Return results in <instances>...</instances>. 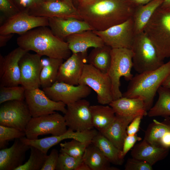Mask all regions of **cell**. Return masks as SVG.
Here are the masks:
<instances>
[{
    "instance_id": "4316f807",
    "label": "cell",
    "mask_w": 170,
    "mask_h": 170,
    "mask_svg": "<svg viewBox=\"0 0 170 170\" xmlns=\"http://www.w3.org/2000/svg\"><path fill=\"white\" fill-rule=\"evenodd\" d=\"M164 0H152L147 3L138 6L132 16L135 34L143 31L144 29Z\"/></svg>"
},
{
    "instance_id": "9c48e42d",
    "label": "cell",
    "mask_w": 170,
    "mask_h": 170,
    "mask_svg": "<svg viewBox=\"0 0 170 170\" xmlns=\"http://www.w3.org/2000/svg\"><path fill=\"white\" fill-rule=\"evenodd\" d=\"M32 117L25 100L8 101L1 104V125L14 128L25 132Z\"/></svg>"
},
{
    "instance_id": "60d3db41",
    "label": "cell",
    "mask_w": 170,
    "mask_h": 170,
    "mask_svg": "<svg viewBox=\"0 0 170 170\" xmlns=\"http://www.w3.org/2000/svg\"><path fill=\"white\" fill-rule=\"evenodd\" d=\"M59 154L58 150L53 149L47 157L41 170H55L58 162Z\"/></svg>"
},
{
    "instance_id": "6da1fadb",
    "label": "cell",
    "mask_w": 170,
    "mask_h": 170,
    "mask_svg": "<svg viewBox=\"0 0 170 170\" xmlns=\"http://www.w3.org/2000/svg\"><path fill=\"white\" fill-rule=\"evenodd\" d=\"M138 6L131 0H92L76 8L82 20L94 30L101 31L132 17Z\"/></svg>"
},
{
    "instance_id": "9a60e30c",
    "label": "cell",
    "mask_w": 170,
    "mask_h": 170,
    "mask_svg": "<svg viewBox=\"0 0 170 170\" xmlns=\"http://www.w3.org/2000/svg\"><path fill=\"white\" fill-rule=\"evenodd\" d=\"M28 52L19 47L4 56L0 54V87L17 86L20 84L19 62Z\"/></svg>"
},
{
    "instance_id": "f5cc1de1",
    "label": "cell",
    "mask_w": 170,
    "mask_h": 170,
    "mask_svg": "<svg viewBox=\"0 0 170 170\" xmlns=\"http://www.w3.org/2000/svg\"><path fill=\"white\" fill-rule=\"evenodd\" d=\"M80 0H72V2L75 6L76 7H76L78 5V4L79 3V2L80 1Z\"/></svg>"
},
{
    "instance_id": "bcb514c9",
    "label": "cell",
    "mask_w": 170,
    "mask_h": 170,
    "mask_svg": "<svg viewBox=\"0 0 170 170\" xmlns=\"http://www.w3.org/2000/svg\"><path fill=\"white\" fill-rule=\"evenodd\" d=\"M13 35V34H0V47L5 46Z\"/></svg>"
},
{
    "instance_id": "44dd1931",
    "label": "cell",
    "mask_w": 170,
    "mask_h": 170,
    "mask_svg": "<svg viewBox=\"0 0 170 170\" xmlns=\"http://www.w3.org/2000/svg\"><path fill=\"white\" fill-rule=\"evenodd\" d=\"M48 26L53 33L65 40L69 36L93 29L86 22L73 18L53 17L48 18Z\"/></svg>"
},
{
    "instance_id": "8d00e7d4",
    "label": "cell",
    "mask_w": 170,
    "mask_h": 170,
    "mask_svg": "<svg viewBox=\"0 0 170 170\" xmlns=\"http://www.w3.org/2000/svg\"><path fill=\"white\" fill-rule=\"evenodd\" d=\"M25 132L16 128L0 125V149L6 148L8 142L12 139L25 137Z\"/></svg>"
},
{
    "instance_id": "f35d334b",
    "label": "cell",
    "mask_w": 170,
    "mask_h": 170,
    "mask_svg": "<svg viewBox=\"0 0 170 170\" xmlns=\"http://www.w3.org/2000/svg\"><path fill=\"white\" fill-rule=\"evenodd\" d=\"M0 11L6 20L21 10L14 0H0Z\"/></svg>"
},
{
    "instance_id": "db71d44e",
    "label": "cell",
    "mask_w": 170,
    "mask_h": 170,
    "mask_svg": "<svg viewBox=\"0 0 170 170\" xmlns=\"http://www.w3.org/2000/svg\"><path fill=\"white\" fill-rule=\"evenodd\" d=\"M92 0H80L78 4L79 3H85L89 2Z\"/></svg>"
},
{
    "instance_id": "c3c4849f",
    "label": "cell",
    "mask_w": 170,
    "mask_h": 170,
    "mask_svg": "<svg viewBox=\"0 0 170 170\" xmlns=\"http://www.w3.org/2000/svg\"><path fill=\"white\" fill-rule=\"evenodd\" d=\"M76 170H91L89 167L83 162L77 167Z\"/></svg>"
},
{
    "instance_id": "d6a6232c",
    "label": "cell",
    "mask_w": 170,
    "mask_h": 170,
    "mask_svg": "<svg viewBox=\"0 0 170 170\" xmlns=\"http://www.w3.org/2000/svg\"><path fill=\"white\" fill-rule=\"evenodd\" d=\"M63 60L56 58L54 62L42 69L40 80L41 87L42 88L50 87L56 82L59 68Z\"/></svg>"
},
{
    "instance_id": "603a6c76",
    "label": "cell",
    "mask_w": 170,
    "mask_h": 170,
    "mask_svg": "<svg viewBox=\"0 0 170 170\" xmlns=\"http://www.w3.org/2000/svg\"><path fill=\"white\" fill-rule=\"evenodd\" d=\"M69 48L72 53L87 52L88 48L100 47L105 43L92 30H88L74 33L66 38Z\"/></svg>"
},
{
    "instance_id": "1f68e13d",
    "label": "cell",
    "mask_w": 170,
    "mask_h": 170,
    "mask_svg": "<svg viewBox=\"0 0 170 170\" xmlns=\"http://www.w3.org/2000/svg\"><path fill=\"white\" fill-rule=\"evenodd\" d=\"M170 118H165L162 122L153 120L145 131L144 139L150 144L158 147L160 139L170 130Z\"/></svg>"
},
{
    "instance_id": "277c9868",
    "label": "cell",
    "mask_w": 170,
    "mask_h": 170,
    "mask_svg": "<svg viewBox=\"0 0 170 170\" xmlns=\"http://www.w3.org/2000/svg\"><path fill=\"white\" fill-rule=\"evenodd\" d=\"M143 31L155 46L160 58L163 60L170 58V8L159 7Z\"/></svg>"
},
{
    "instance_id": "11a10c76",
    "label": "cell",
    "mask_w": 170,
    "mask_h": 170,
    "mask_svg": "<svg viewBox=\"0 0 170 170\" xmlns=\"http://www.w3.org/2000/svg\"><path fill=\"white\" fill-rule=\"evenodd\" d=\"M17 5L20 8V0H14Z\"/></svg>"
},
{
    "instance_id": "4fadbf2b",
    "label": "cell",
    "mask_w": 170,
    "mask_h": 170,
    "mask_svg": "<svg viewBox=\"0 0 170 170\" xmlns=\"http://www.w3.org/2000/svg\"><path fill=\"white\" fill-rule=\"evenodd\" d=\"M48 18L29 14L26 10H21L7 19L0 27V34L16 33L23 34L34 28L48 26Z\"/></svg>"
},
{
    "instance_id": "83f0119b",
    "label": "cell",
    "mask_w": 170,
    "mask_h": 170,
    "mask_svg": "<svg viewBox=\"0 0 170 170\" xmlns=\"http://www.w3.org/2000/svg\"><path fill=\"white\" fill-rule=\"evenodd\" d=\"M83 162L91 170H118L111 166L110 162L100 150L91 143L87 147L82 157Z\"/></svg>"
},
{
    "instance_id": "cb8c5ba5",
    "label": "cell",
    "mask_w": 170,
    "mask_h": 170,
    "mask_svg": "<svg viewBox=\"0 0 170 170\" xmlns=\"http://www.w3.org/2000/svg\"><path fill=\"white\" fill-rule=\"evenodd\" d=\"M169 149L152 145L146 140L137 144L132 150V157L146 161L152 166L164 159L168 155Z\"/></svg>"
},
{
    "instance_id": "74e56055",
    "label": "cell",
    "mask_w": 170,
    "mask_h": 170,
    "mask_svg": "<svg viewBox=\"0 0 170 170\" xmlns=\"http://www.w3.org/2000/svg\"><path fill=\"white\" fill-rule=\"evenodd\" d=\"M82 158H76L65 153L59 154L56 170H76L83 162Z\"/></svg>"
},
{
    "instance_id": "e575fe53",
    "label": "cell",
    "mask_w": 170,
    "mask_h": 170,
    "mask_svg": "<svg viewBox=\"0 0 170 170\" xmlns=\"http://www.w3.org/2000/svg\"><path fill=\"white\" fill-rule=\"evenodd\" d=\"M91 143V141L82 142L72 139L70 141L60 143V152L75 157L82 158L86 149Z\"/></svg>"
},
{
    "instance_id": "2e32d148",
    "label": "cell",
    "mask_w": 170,
    "mask_h": 170,
    "mask_svg": "<svg viewBox=\"0 0 170 170\" xmlns=\"http://www.w3.org/2000/svg\"><path fill=\"white\" fill-rule=\"evenodd\" d=\"M42 56L29 52L21 58L19 62L20 74V84L26 90L39 88L42 70L41 59Z\"/></svg>"
},
{
    "instance_id": "5b68a950",
    "label": "cell",
    "mask_w": 170,
    "mask_h": 170,
    "mask_svg": "<svg viewBox=\"0 0 170 170\" xmlns=\"http://www.w3.org/2000/svg\"><path fill=\"white\" fill-rule=\"evenodd\" d=\"M131 49L133 53V67L138 73L156 69L164 63L144 31L135 34Z\"/></svg>"
},
{
    "instance_id": "7402d4cb",
    "label": "cell",
    "mask_w": 170,
    "mask_h": 170,
    "mask_svg": "<svg viewBox=\"0 0 170 170\" xmlns=\"http://www.w3.org/2000/svg\"><path fill=\"white\" fill-rule=\"evenodd\" d=\"M109 105L115 114L133 119L139 115H147L144 102L140 98H130L122 97L113 100Z\"/></svg>"
},
{
    "instance_id": "7bdbcfd3",
    "label": "cell",
    "mask_w": 170,
    "mask_h": 170,
    "mask_svg": "<svg viewBox=\"0 0 170 170\" xmlns=\"http://www.w3.org/2000/svg\"><path fill=\"white\" fill-rule=\"evenodd\" d=\"M144 116L139 115L134 118L127 127V133L128 135H134L139 131L141 120Z\"/></svg>"
},
{
    "instance_id": "52a82bcc",
    "label": "cell",
    "mask_w": 170,
    "mask_h": 170,
    "mask_svg": "<svg viewBox=\"0 0 170 170\" xmlns=\"http://www.w3.org/2000/svg\"><path fill=\"white\" fill-rule=\"evenodd\" d=\"M67 127L64 116L56 112L32 117L26 127V136L29 139H35L43 135L58 136L67 131Z\"/></svg>"
},
{
    "instance_id": "f907efd6",
    "label": "cell",
    "mask_w": 170,
    "mask_h": 170,
    "mask_svg": "<svg viewBox=\"0 0 170 170\" xmlns=\"http://www.w3.org/2000/svg\"><path fill=\"white\" fill-rule=\"evenodd\" d=\"M160 7L163 8H170V0H164Z\"/></svg>"
},
{
    "instance_id": "d590c367",
    "label": "cell",
    "mask_w": 170,
    "mask_h": 170,
    "mask_svg": "<svg viewBox=\"0 0 170 170\" xmlns=\"http://www.w3.org/2000/svg\"><path fill=\"white\" fill-rule=\"evenodd\" d=\"M26 89L19 86L0 87V104L15 100H25Z\"/></svg>"
},
{
    "instance_id": "ab89813d",
    "label": "cell",
    "mask_w": 170,
    "mask_h": 170,
    "mask_svg": "<svg viewBox=\"0 0 170 170\" xmlns=\"http://www.w3.org/2000/svg\"><path fill=\"white\" fill-rule=\"evenodd\" d=\"M152 166L146 161L132 157L128 159L125 165V170H152Z\"/></svg>"
},
{
    "instance_id": "9f6ffc18",
    "label": "cell",
    "mask_w": 170,
    "mask_h": 170,
    "mask_svg": "<svg viewBox=\"0 0 170 170\" xmlns=\"http://www.w3.org/2000/svg\"><path fill=\"white\" fill-rule=\"evenodd\" d=\"M47 0H44V1Z\"/></svg>"
},
{
    "instance_id": "d6986e66",
    "label": "cell",
    "mask_w": 170,
    "mask_h": 170,
    "mask_svg": "<svg viewBox=\"0 0 170 170\" xmlns=\"http://www.w3.org/2000/svg\"><path fill=\"white\" fill-rule=\"evenodd\" d=\"M88 55L87 51L72 53L60 66L56 81L78 85Z\"/></svg>"
},
{
    "instance_id": "f6af8a7d",
    "label": "cell",
    "mask_w": 170,
    "mask_h": 170,
    "mask_svg": "<svg viewBox=\"0 0 170 170\" xmlns=\"http://www.w3.org/2000/svg\"><path fill=\"white\" fill-rule=\"evenodd\" d=\"M158 147L170 148V130L160 139L158 143Z\"/></svg>"
},
{
    "instance_id": "484cf974",
    "label": "cell",
    "mask_w": 170,
    "mask_h": 170,
    "mask_svg": "<svg viewBox=\"0 0 170 170\" xmlns=\"http://www.w3.org/2000/svg\"><path fill=\"white\" fill-rule=\"evenodd\" d=\"M91 143L100 150L110 163L119 165L123 163L124 157L122 156V150L100 132H98L93 137Z\"/></svg>"
},
{
    "instance_id": "5bb4252c",
    "label": "cell",
    "mask_w": 170,
    "mask_h": 170,
    "mask_svg": "<svg viewBox=\"0 0 170 170\" xmlns=\"http://www.w3.org/2000/svg\"><path fill=\"white\" fill-rule=\"evenodd\" d=\"M42 90L52 100L62 102L66 105L87 97L91 91V89L86 85H74L57 81Z\"/></svg>"
},
{
    "instance_id": "e0dca14e",
    "label": "cell",
    "mask_w": 170,
    "mask_h": 170,
    "mask_svg": "<svg viewBox=\"0 0 170 170\" xmlns=\"http://www.w3.org/2000/svg\"><path fill=\"white\" fill-rule=\"evenodd\" d=\"M98 132L96 129H93L83 132L75 131L68 128L65 133L58 136L52 135L41 139H30L26 137L20 139L25 144L35 147L45 154L52 147L62 140L67 139H74L82 142L91 141L93 137Z\"/></svg>"
},
{
    "instance_id": "ffe728a7",
    "label": "cell",
    "mask_w": 170,
    "mask_h": 170,
    "mask_svg": "<svg viewBox=\"0 0 170 170\" xmlns=\"http://www.w3.org/2000/svg\"><path fill=\"white\" fill-rule=\"evenodd\" d=\"M30 147L17 139L9 148L1 149L0 170H16L23 164L26 153Z\"/></svg>"
},
{
    "instance_id": "ba28073f",
    "label": "cell",
    "mask_w": 170,
    "mask_h": 170,
    "mask_svg": "<svg viewBox=\"0 0 170 170\" xmlns=\"http://www.w3.org/2000/svg\"><path fill=\"white\" fill-rule=\"evenodd\" d=\"M79 84L86 85L94 90L101 105H109L113 100L111 82L107 74L89 64L84 65Z\"/></svg>"
},
{
    "instance_id": "b9f144b4",
    "label": "cell",
    "mask_w": 170,
    "mask_h": 170,
    "mask_svg": "<svg viewBox=\"0 0 170 170\" xmlns=\"http://www.w3.org/2000/svg\"><path fill=\"white\" fill-rule=\"evenodd\" d=\"M142 140V138L138 136L137 134L133 135H128L125 139L122 150V155L124 157L127 153L134 146L137 141Z\"/></svg>"
},
{
    "instance_id": "ee69618b",
    "label": "cell",
    "mask_w": 170,
    "mask_h": 170,
    "mask_svg": "<svg viewBox=\"0 0 170 170\" xmlns=\"http://www.w3.org/2000/svg\"><path fill=\"white\" fill-rule=\"evenodd\" d=\"M44 0H20V8L21 10H27L39 4Z\"/></svg>"
},
{
    "instance_id": "681fc988",
    "label": "cell",
    "mask_w": 170,
    "mask_h": 170,
    "mask_svg": "<svg viewBox=\"0 0 170 170\" xmlns=\"http://www.w3.org/2000/svg\"><path fill=\"white\" fill-rule=\"evenodd\" d=\"M137 5H143L146 4L152 0H131Z\"/></svg>"
},
{
    "instance_id": "816d5d0a",
    "label": "cell",
    "mask_w": 170,
    "mask_h": 170,
    "mask_svg": "<svg viewBox=\"0 0 170 170\" xmlns=\"http://www.w3.org/2000/svg\"><path fill=\"white\" fill-rule=\"evenodd\" d=\"M65 3H66L68 5L72 7L73 8L75 9H76V7L73 4L72 0H61Z\"/></svg>"
},
{
    "instance_id": "7dc6e473",
    "label": "cell",
    "mask_w": 170,
    "mask_h": 170,
    "mask_svg": "<svg viewBox=\"0 0 170 170\" xmlns=\"http://www.w3.org/2000/svg\"><path fill=\"white\" fill-rule=\"evenodd\" d=\"M162 86L170 90V74L164 80Z\"/></svg>"
},
{
    "instance_id": "f546056e",
    "label": "cell",
    "mask_w": 170,
    "mask_h": 170,
    "mask_svg": "<svg viewBox=\"0 0 170 170\" xmlns=\"http://www.w3.org/2000/svg\"><path fill=\"white\" fill-rule=\"evenodd\" d=\"M111 49L110 47L105 45L94 48L88 55V63L107 74L111 63Z\"/></svg>"
},
{
    "instance_id": "ac0fdd59",
    "label": "cell",
    "mask_w": 170,
    "mask_h": 170,
    "mask_svg": "<svg viewBox=\"0 0 170 170\" xmlns=\"http://www.w3.org/2000/svg\"><path fill=\"white\" fill-rule=\"evenodd\" d=\"M26 10L31 15L48 18H73L82 20L76 9L61 0H47Z\"/></svg>"
},
{
    "instance_id": "d4e9b609",
    "label": "cell",
    "mask_w": 170,
    "mask_h": 170,
    "mask_svg": "<svg viewBox=\"0 0 170 170\" xmlns=\"http://www.w3.org/2000/svg\"><path fill=\"white\" fill-rule=\"evenodd\" d=\"M133 119L116 114L115 119L111 124L100 132L122 150L124 140L128 135L127 127Z\"/></svg>"
},
{
    "instance_id": "3957f363",
    "label": "cell",
    "mask_w": 170,
    "mask_h": 170,
    "mask_svg": "<svg viewBox=\"0 0 170 170\" xmlns=\"http://www.w3.org/2000/svg\"><path fill=\"white\" fill-rule=\"evenodd\" d=\"M170 74V60L156 69L137 74L129 81L122 96L142 99L148 111L158 89Z\"/></svg>"
},
{
    "instance_id": "8fae6325",
    "label": "cell",
    "mask_w": 170,
    "mask_h": 170,
    "mask_svg": "<svg viewBox=\"0 0 170 170\" xmlns=\"http://www.w3.org/2000/svg\"><path fill=\"white\" fill-rule=\"evenodd\" d=\"M67 105L64 116L67 126L75 131L83 132L94 128L90 110V104L84 99Z\"/></svg>"
},
{
    "instance_id": "7c38bea8",
    "label": "cell",
    "mask_w": 170,
    "mask_h": 170,
    "mask_svg": "<svg viewBox=\"0 0 170 170\" xmlns=\"http://www.w3.org/2000/svg\"><path fill=\"white\" fill-rule=\"evenodd\" d=\"M25 100L33 117L52 114L55 111L64 114L66 111L65 104L52 100L39 88L26 90Z\"/></svg>"
},
{
    "instance_id": "4dcf8cb0",
    "label": "cell",
    "mask_w": 170,
    "mask_h": 170,
    "mask_svg": "<svg viewBox=\"0 0 170 170\" xmlns=\"http://www.w3.org/2000/svg\"><path fill=\"white\" fill-rule=\"evenodd\" d=\"M158 99L148 110L147 115L152 117L161 116L165 118L170 116V90L161 86L158 90Z\"/></svg>"
},
{
    "instance_id": "f1b7e54d",
    "label": "cell",
    "mask_w": 170,
    "mask_h": 170,
    "mask_svg": "<svg viewBox=\"0 0 170 170\" xmlns=\"http://www.w3.org/2000/svg\"><path fill=\"white\" fill-rule=\"evenodd\" d=\"M90 108L93 126L99 132L106 128L115 119V113L109 105H92Z\"/></svg>"
},
{
    "instance_id": "7a4b0ae2",
    "label": "cell",
    "mask_w": 170,
    "mask_h": 170,
    "mask_svg": "<svg viewBox=\"0 0 170 170\" xmlns=\"http://www.w3.org/2000/svg\"><path fill=\"white\" fill-rule=\"evenodd\" d=\"M18 46L45 56L66 60L71 51L66 41L55 36L47 26H41L20 35L17 39Z\"/></svg>"
},
{
    "instance_id": "30bf717a",
    "label": "cell",
    "mask_w": 170,
    "mask_h": 170,
    "mask_svg": "<svg viewBox=\"0 0 170 170\" xmlns=\"http://www.w3.org/2000/svg\"><path fill=\"white\" fill-rule=\"evenodd\" d=\"M93 31L101 38L105 45L112 48L131 49L135 34L132 17L106 30Z\"/></svg>"
},
{
    "instance_id": "836d02e7",
    "label": "cell",
    "mask_w": 170,
    "mask_h": 170,
    "mask_svg": "<svg viewBox=\"0 0 170 170\" xmlns=\"http://www.w3.org/2000/svg\"><path fill=\"white\" fill-rule=\"evenodd\" d=\"M30 149L28 161L16 170H41L48 155L33 146H31Z\"/></svg>"
},
{
    "instance_id": "8992f818",
    "label": "cell",
    "mask_w": 170,
    "mask_h": 170,
    "mask_svg": "<svg viewBox=\"0 0 170 170\" xmlns=\"http://www.w3.org/2000/svg\"><path fill=\"white\" fill-rule=\"evenodd\" d=\"M133 55L131 49L112 48L111 63L107 74L111 82L113 100L122 97L120 89L121 78L123 77L126 80L130 81L133 76L131 72Z\"/></svg>"
}]
</instances>
